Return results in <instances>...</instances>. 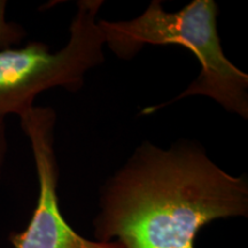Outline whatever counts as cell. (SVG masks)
I'll return each instance as SVG.
<instances>
[{
    "instance_id": "obj_1",
    "label": "cell",
    "mask_w": 248,
    "mask_h": 248,
    "mask_svg": "<svg viewBox=\"0 0 248 248\" xmlns=\"http://www.w3.org/2000/svg\"><path fill=\"white\" fill-rule=\"evenodd\" d=\"M99 241L124 248H194L214 219L248 214V183L219 168L199 142H141L101 190Z\"/></svg>"
},
{
    "instance_id": "obj_2",
    "label": "cell",
    "mask_w": 248,
    "mask_h": 248,
    "mask_svg": "<svg viewBox=\"0 0 248 248\" xmlns=\"http://www.w3.org/2000/svg\"><path fill=\"white\" fill-rule=\"evenodd\" d=\"M218 6L213 0H193L175 13L162 1L153 0L146 11L130 21L99 20L105 44L123 60H131L145 45H181L197 57L200 73L181 94L157 106L147 107L150 115L181 99L203 95L231 113L248 117V76L225 57L217 30Z\"/></svg>"
},
{
    "instance_id": "obj_3",
    "label": "cell",
    "mask_w": 248,
    "mask_h": 248,
    "mask_svg": "<svg viewBox=\"0 0 248 248\" xmlns=\"http://www.w3.org/2000/svg\"><path fill=\"white\" fill-rule=\"evenodd\" d=\"M102 0H79L69 28V39L60 51L32 42L24 47L0 49V121L31 109L39 93L53 88L76 92L85 74L105 61L104 33L97 15Z\"/></svg>"
},
{
    "instance_id": "obj_4",
    "label": "cell",
    "mask_w": 248,
    "mask_h": 248,
    "mask_svg": "<svg viewBox=\"0 0 248 248\" xmlns=\"http://www.w3.org/2000/svg\"><path fill=\"white\" fill-rule=\"evenodd\" d=\"M29 138L39 183L37 206L22 232L9 234L15 248H124L119 241H92L73 230L63 218L57 193L59 169L54 152L57 114L51 107L33 106L20 116Z\"/></svg>"
},
{
    "instance_id": "obj_5",
    "label": "cell",
    "mask_w": 248,
    "mask_h": 248,
    "mask_svg": "<svg viewBox=\"0 0 248 248\" xmlns=\"http://www.w3.org/2000/svg\"><path fill=\"white\" fill-rule=\"evenodd\" d=\"M7 1L0 0V49L13 47L26 37V30L18 23L6 20Z\"/></svg>"
},
{
    "instance_id": "obj_6",
    "label": "cell",
    "mask_w": 248,
    "mask_h": 248,
    "mask_svg": "<svg viewBox=\"0 0 248 248\" xmlns=\"http://www.w3.org/2000/svg\"><path fill=\"white\" fill-rule=\"evenodd\" d=\"M6 153H7V139H6L5 122L0 121V168L4 164Z\"/></svg>"
}]
</instances>
